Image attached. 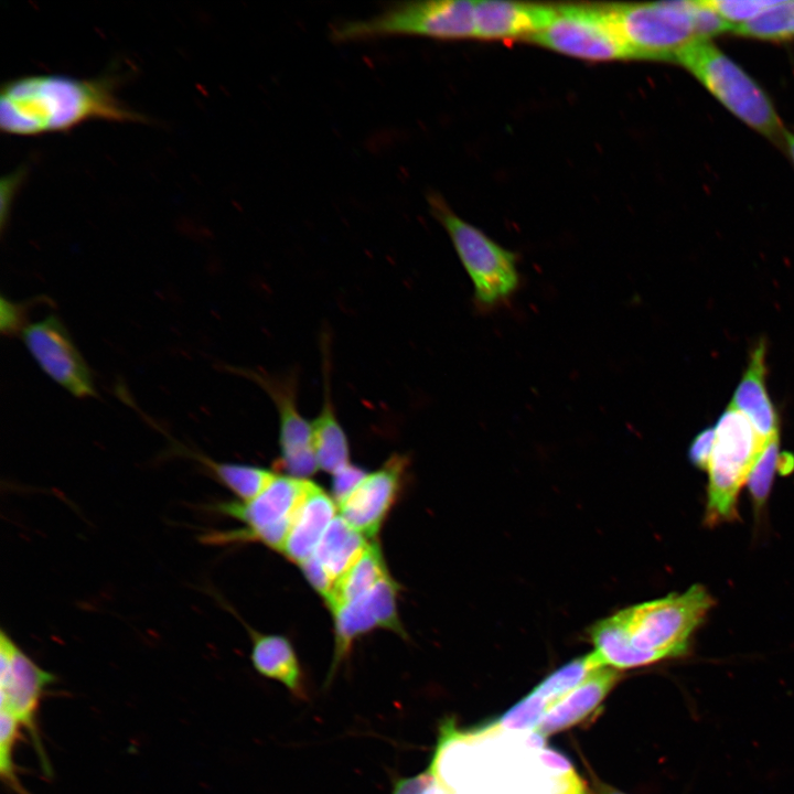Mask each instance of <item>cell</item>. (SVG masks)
Returning <instances> with one entry per match:
<instances>
[{
  "mask_svg": "<svg viewBox=\"0 0 794 794\" xmlns=\"http://www.w3.org/2000/svg\"><path fill=\"white\" fill-rule=\"evenodd\" d=\"M176 452L198 462L222 485L228 489L239 502L256 498L277 475L270 470L233 462L216 461L201 452L193 451L172 440Z\"/></svg>",
  "mask_w": 794,
  "mask_h": 794,
  "instance_id": "22",
  "label": "cell"
},
{
  "mask_svg": "<svg viewBox=\"0 0 794 794\" xmlns=\"http://www.w3.org/2000/svg\"><path fill=\"white\" fill-rule=\"evenodd\" d=\"M620 678L618 669L608 666L596 668L544 716L533 732L545 739L583 721L600 706Z\"/></svg>",
  "mask_w": 794,
  "mask_h": 794,
  "instance_id": "16",
  "label": "cell"
},
{
  "mask_svg": "<svg viewBox=\"0 0 794 794\" xmlns=\"http://www.w3.org/2000/svg\"><path fill=\"white\" fill-rule=\"evenodd\" d=\"M408 459L393 454L379 469L366 475L337 504L340 516L367 539L374 538L394 504Z\"/></svg>",
  "mask_w": 794,
  "mask_h": 794,
  "instance_id": "14",
  "label": "cell"
},
{
  "mask_svg": "<svg viewBox=\"0 0 794 794\" xmlns=\"http://www.w3.org/2000/svg\"><path fill=\"white\" fill-rule=\"evenodd\" d=\"M20 723L1 710L0 717V775L6 786L14 794H31L22 785L13 760L14 748L21 730Z\"/></svg>",
  "mask_w": 794,
  "mask_h": 794,
  "instance_id": "25",
  "label": "cell"
},
{
  "mask_svg": "<svg viewBox=\"0 0 794 794\" xmlns=\"http://www.w3.org/2000/svg\"><path fill=\"white\" fill-rule=\"evenodd\" d=\"M248 630L254 668L261 676L282 684L294 697L308 699L303 672L290 641L282 635L262 634L250 627Z\"/></svg>",
  "mask_w": 794,
  "mask_h": 794,
  "instance_id": "20",
  "label": "cell"
},
{
  "mask_svg": "<svg viewBox=\"0 0 794 794\" xmlns=\"http://www.w3.org/2000/svg\"><path fill=\"white\" fill-rule=\"evenodd\" d=\"M555 9L556 7L529 2L474 1V37L529 41L548 24Z\"/></svg>",
  "mask_w": 794,
  "mask_h": 794,
  "instance_id": "15",
  "label": "cell"
},
{
  "mask_svg": "<svg viewBox=\"0 0 794 794\" xmlns=\"http://www.w3.org/2000/svg\"><path fill=\"white\" fill-rule=\"evenodd\" d=\"M257 384L270 398L278 414L280 468L288 475L308 479L319 469L312 446L311 422L298 406V376L296 373L270 374L261 369L228 366Z\"/></svg>",
  "mask_w": 794,
  "mask_h": 794,
  "instance_id": "11",
  "label": "cell"
},
{
  "mask_svg": "<svg viewBox=\"0 0 794 794\" xmlns=\"http://www.w3.org/2000/svg\"><path fill=\"white\" fill-rule=\"evenodd\" d=\"M779 436L769 440L758 457L748 478L754 505L760 508L766 501L780 462Z\"/></svg>",
  "mask_w": 794,
  "mask_h": 794,
  "instance_id": "26",
  "label": "cell"
},
{
  "mask_svg": "<svg viewBox=\"0 0 794 794\" xmlns=\"http://www.w3.org/2000/svg\"><path fill=\"white\" fill-rule=\"evenodd\" d=\"M712 605L708 591L694 584L683 593L624 608L590 627L593 653L603 666L618 670L679 656Z\"/></svg>",
  "mask_w": 794,
  "mask_h": 794,
  "instance_id": "1",
  "label": "cell"
},
{
  "mask_svg": "<svg viewBox=\"0 0 794 794\" xmlns=\"http://www.w3.org/2000/svg\"><path fill=\"white\" fill-rule=\"evenodd\" d=\"M334 616V654L325 684L350 654L353 642L375 629H387L405 636L397 612V583L388 576L361 598L340 607Z\"/></svg>",
  "mask_w": 794,
  "mask_h": 794,
  "instance_id": "13",
  "label": "cell"
},
{
  "mask_svg": "<svg viewBox=\"0 0 794 794\" xmlns=\"http://www.w3.org/2000/svg\"><path fill=\"white\" fill-rule=\"evenodd\" d=\"M311 481L290 475H276L271 483L249 502H219L214 511L238 519V530H210L200 536L205 545H225L239 540H257L281 551L294 514Z\"/></svg>",
  "mask_w": 794,
  "mask_h": 794,
  "instance_id": "8",
  "label": "cell"
},
{
  "mask_svg": "<svg viewBox=\"0 0 794 794\" xmlns=\"http://www.w3.org/2000/svg\"><path fill=\"white\" fill-rule=\"evenodd\" d=\"M366 473L358 466L347 465L333 474L332 494L336 504H340L362 481Z\"/></svg>",
  "mask_w": 794,
  "mask_h": 794,
  "instance_id": "28",
  "label": "cell"
},
{
  "mask_svg": "<svg viewBox=\"0 0 794 794\" xmlns=\"http://www.w3.org/2000/svg\"><path fill=\"white\" fill-rule=\"evenodd\" d=\"M715 442V429L707 428L699 432L693 440L688 457L690 462L698 469H708Z\"/></svg>",
  "mask_w": 794,
  "mask_h": 794,
  "instance_id": "29",
  "label": "cell"
},
{
  "mask_svg": "<svg viewBox=\"0 0 794 794\" xmlns=\"http://www.w3.org/2000/svg\"><path fill=\"white\" fill-rule=\"evenodd\" d=\"M388 576L380 548L371 541L356 562L335 583L326 601L329 609L333 612L361 598Z\"/></svg>",
  "mask_w": 794,
  "mask_h": 794,
  "instance_id": "23",
  "label": "cell"
},
{
  "mask_svg": "<svg viewBox=\"0 0 794 794\" xmlns=\"http://www.w3.org/2000/svg\"><path fill=\"white\" fill-rule=\"evenodd\" d=\"M529 42L584 61L636 60L618 26L610 4L556 6L548 24Z\"/></svg>",
  "mask_w": 794,
  "mask_h": 794,
  "instance_id": "9",
  "label": "cell"
},
{
  "mask_svg": "<svg viewBox=\"0 0 794 794\" xmlns=\"http://www.w3.org/2000/svg\"><path fill=\"white\" fill-rule=\"evenodd\" d=\"M766 345L760 341L751 351L748 367L736 388L731 407L743 414L759 437L768 442L777 437L779 421L766 390Z\"/></svg>",
  "mask_w": 794,
  "mask_h": 794,
  "instance_id": "19",
  "label": "cell"
},
{
  "mask_svg": "<svg viewBox=\"0 0 794 794\" xmlns=\"http://www.w3.org/2000/svg\"><path fill=\"white\" fill-rule=\"evenodd\" d=\"M331 36L335 42L386 36H423L437 40L474 37V1L400 2L366 19L336 23L331 29Z\"/></svg>",
  "mask_w": 794,
  "mask_h": 794,
  "instance_id": "4",
  "label": "cell"
},
{
  "mask_svg": "<svg viewBox=\"0 0 794 794\" xmlns=\"http://www.w3.org/2000/svg\"><path fill=\"white\" fill-rule=\"evenodd\" d=\"M432 772L428 768L426 771L408 776L397 777L393 783L391 794H425L432 781Z\"/></svg>",
  "mask_w": 794,
  "mask_h": 794,
  "instance_id": "30",
  "label": "cell"
},
{
  "mask_svg": "<svg viewBox=\"0 0 794 794\" xmlns=\"http://www.w3.org/2000/svg\"><path fill=\"white\" fill-rule=\"evenodd\" d=\"M21 337L53 382L77 398L97 397L90 368L61 319L50 314L30 323L21 331Z\"/></svg>",
  "mask_w": 794,
  "mask_h": 794,
  "instance_id": "12",
  "label": "cell"
},
{
  "mask_svg": "<svg viewBox=\"0 0 794 794\" xmlns=\"http://www.w3.org/2000/svg\"><path fill=\"white\" fill-rule=\"evenodd\" d=\"M733 33L769 41L794 37V0H779L753 20L737 26Z\"/></svg>",
  "mask_w": 794,
  "mask_h": 794,
  "instance_id": "24",
  "label": "cell"
},
{
  "mask_svg": "<svg viewBox=\"0 0 794 794\" xmlns=\"http://www.w3.org/2000/svg\"><path fill=\"white\" fill-rule=\"evenodd\" d=\"M591 794H624L623 792L601 782L594 780L592 784Z\"/></svg>",
  "mask_w": 794,
  "mask_h": 794,
  "instance_id": "31",
  "label": "cell"
},
{
  "mask_svg": "<svg viewBox=\"0 0 794 794\" xmlns=\"http://www.w3.org/2000/svg\"><path fill=\"white\" fill-rule=\"evenodd\" d=\"M427 200L470 277L475 309L487 313L507 304L521 285L517 255L458 216L439 194L430 193Z\"/></svg>",
  "mask_w": 794,
  "mask_h": 794,
  "instance_id": "3",
  "label": "cell"
},
{
  "mask_svg": "<svg viewBox=\"0 0 794 794\" xmlns=\"http://www.w3.org/2000/svg\"><path fill=\"white\" fill-rule=\"evenodd\" d=\"M54 680L55 676L37 665L9 633L0 631L1 710L26 730L45 776H52V765L41 739L37 715L44 691Z\"/></svg>",
  "mask_w": 794,
  "mask_h": 794,
  "instance_id": "10",
  "label": "cell"
},
{
  "mask_svg": "<svg viewBox=\"0 0 794 794\" xmlns=\"http://www.w3.org/2000/svg\"><path fill=\"white\" fill-rule=\"evenodd\" d=\"M371 541L337 515L311 556L335 583L356 562ZM334 589V588H333Z\"/></svg>",
  "mask_w": 794,
  "mask_h": 794,
  "instance_id": "21",
  "label": "cell"
},
{
  "mask_svg": "<svg viewBox=\"0 0 794 794\" xmlns=\"http://www.w3.org/2000/svg\"><path fill=\"white\" fill-rule=\"evenodd\" d=\"M708 464L706 521L716 524L736 515L737 496L760 455L764 442L749 419L729 406L718 419Z\"/></svg>",
  "mask_w": 794,
  "mask_h": 794,
  "instance_id": "6",
  "label": "cell"
},
{
  "mask_svg": "<svg viewBox=\"0 0 794 794\" xmlns=\"http://www.w3.org/2000/svg\"><path fill=\"white\" fill-rule=\"evenodd\" d=\"M610 6L636 60L677 62L683 51L700 40L694 20L696 1Z\"/></svg>",
  "mask_w": 794,
  "mask_h": 794,
  "instance_id": "7",
  "label": "cell"
},
{
  "mask_svg": "<svg viewBox=\"0 0 794 794\" xmlns=\"http://www.w3.org/2000/svg\"><path fill=\"white\" fill-rule=\"evenodd\" d=\"M784 141L786 143L788 153L791 154L793 161H794V133H791L785 130L784 133Z\"/></svg>",
  "mask_w": 794,
  "mask_h": 794,
  "instance_id": "32",
  "label": "cell"
},
{
  "mask_svg": "<svg viewBox=\"0 0 794 794\" xmlns=\"http://www.w3.org/2000/svg\"><path fill=\"white\" fill-rule=\"evenodd\" d=\"M705 3L717 12L725 21L734 29L748 21L753 20L765 10L773 7L779 0H704ZM734 31V30H733Z\"/></svg>",
  "mask_w": 794,
  "mask_h": 794,
  "instance_id": "27",
  "label": "cell"
},
{
  "mask_svg": "<svg viewBox=\"0 0 794 794\" xmlns=\"http://www.w3.org/2000/svg\"><path fill=\"white\" fill-rule=\"evenodd\" d=\"M676 63L744 124L772 140L784 139L785 129L765 92L710 40L693 43Z\"/></svg>",
  "mask_w": 794,
  "mask_h": 794,
  "instance_id": "5",
  "label": "cell"
},
{
  "mask_svg": "<svg viewBox=\"0 0 794 794\" xmlns=\"http://www.w3.org/2000/svg\"><path fill=\"white\" fill-rule=\"evenodd\" d=\"M335 501L320 486L310 482L292 519L281 552L301 565L309 559L332 521L336 517Z\"/></svg>",
  "mask_w": 794,
  "mask_h": 794,
  "instance_id": "18",
  "label": "cell"
},
{
  "mask_svg": "<svg viewBox=\"0 0 794 794\" xmlns=\"http://www.w3.org/2000/svg\"><path fill=\"white\" fill-rule=\"evenodd\" d=\"M322 342V404L316 417L310 421L312 446L318 468L335 474L351 464L346 433L337 418L331 391L330 343L324 335Z\"/></svg>",
  "mask_w": 794,
  "mask_h": 794,
  "instance_id": "17",
  "label": "cell"
},
{
  "mask_svg": "<svg viewBox=\"0 0 794 794\" xmlns=\"http://www.w3.org/2000/svg\"><path fill=\"white\" fill-rule=\"evenodd\" d=\"M141 121L106 77L83 79L37 74L7 82L0 95V126L15 136L67 131L87 120Z\"/></svg>",
  "mask_w": 794,
  "mask_h": 794,
  "instance_id": "2",
  "label": "cell"
}]
</instances>
